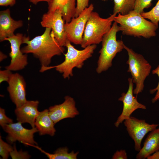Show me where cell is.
<instances>
[{
	"mask_svg": "<svg viewBox=\"0 0 159 159\" xmlns=\"http://www.w3.org/2000/svg\"><path fill=\"white\" fill-rule=\"evenodd\" d=\"M76 1L75 17L78 16L84 9L89 6L90 0H76Z\"/></svg>",
	"mask_w": 159,
	"mask_h": 159,
	"instance_id": "obj_27",
	"label": "cell"
},
{
	"mask_svg": "<svg viewBox=\"0 0 159 159\" xmlns=\"http://www.w3.org/2000/svg\"><path fill=\"white\" fill-rule=\"evenodd\" d=\"M119 31H120L119 25L114 21L109 31L104 36L97 62L96 69L97 73H101L110 67L116 54L124 49L123 42L117 39V34Z\"/></svg>",
	"mask_w": 159,
	"mask_h": 159,
	"instance_id": "obj_4",
	"label": "cell"
},
{
	"mask_svg": "<svg viewBox=\"0 0 159 159\" xmlns=\"http://www.w3.org/2000/svg\"><path fill=\"white\" fill-rule=\"evenodd\" d=\"M10 155L12 159H28L30 157L27 151H23L21 150L17 151L15 143L14 144L13 149L10 153Z\"/></svg>",
	"mask_w": 159,
	"mask_h": 159,
	"instance_id": "obj_25",
	"label": "cell"
},
{
	"mask_svg": "<svg viewBox=\"0 0 159 159\" xmlns=\"http://www.w3.org/2000/svg\"><path fill=\"white\" fill-rule=\"evenodd\" d=\"M22 34L18 33L12 36L6 38L10 44L11 51L9 53L11 58L10 64L5 67L6 69L16 71L24 68L28 64L27 56L24 54L20 49L21 45L24 44L29 38Z\"/></svg>",
	"mask_w": 159,
	"mask_h": 159,
	"instance_id": "obj_8",
	"label": "cell"
},
{
	"mask_svg": "<svg viewBox=\"0 0 159 159\" xmlns=\"http://www.w3.org/2000/svg\"><path fill=\"white\" fill-rule=\"evenodd\" d=\"M74 99L66 96L62 104L50 106L49 108V116L54 124L64 119L73 118L79 114L75 106Z\"/></svg>",
	"mask_w": 159,
	"mask_h": 159,
	"instance_id": "obj_13",
	"label": "cell"
},
{
	"mask_svg": "<svg viewBox=\"0 0 159 159\" xmlns=\"http://www.w3.org/2000/svg\"><path fill=\"white\" fill-rule=\"evenodd\" d=\"M39 103L37 100H27L21 106L16 107L15 112L18 122L28 123L32 128L35 127V120L40 112L38 110Z\"/></svg>",
	"mask_w": 159,
	"mask_h": 159,
	"instance_id": "obj_15",
	"label": "cell"
},
{
	"mask_svg": "<svg viewBox=\"0 0 159 159\" xmlns=\"http://www.w3.org/2000/svg\"><path fill=\"white\" fill-rule=\"evenodd\" d=\"M26 145L35 147L45 154L49 159H76L78 152L74 153V151L68 153V149L67 147L60 148L56 150L53 154L45 152L36 145L27 144Z\"/></svg>",
	"mask_w": 159,
	"mask_h": 159,
	"instance_id": "obj_20",
	"label": "cell"
},
{
	"mask_svg": "<svg viewBox=\"0 0 159 159\" xmlns=\"http://www.w3.org/2000/svg\"><path fill=\"white\" fill-rule=\"evenodd\" d=\"M65 47L67 48V51L64 54V61L56 66L41 67L40 72L55 68L56 71L62 74L64 79L69 78L73 75V70L74 68H81L84 62L92 56L97 47V45L92 44L82 50H78L68 40Z\"/></svg>",
	"mask_w": 159,
	"mask_h": 159,
	"instance_id": "obj_3",
	"label": "cell"
},
{
	"mask_svg": "<svg viewBox=\"0 0 159 159\" xmlns=\"http://www.w3.org/2000/svg\"><path fill=\"white\" fill-rule=\"evenodd\" d=\"M124 124L129 135L134 141L135 149L137 152L141 148V142L145 135L159 125L158 124H149L145 120L139 119L131 116L125 120Z\"/></svg>",
	"mask_w": 159,
	"mask_h": 159,
	"instance_id": "obj_9",
	"label": "cell"
},
{
	"mask_svg": "<svg viewBox=\"0 0 159 159\" xmlns=\"http://www.w3.org/2000/svg\"><path fill=\"white\" fill-rule=\"evenodd\" d=\"M33 4L36 5L38 3L41 1H45L48 3L50 2L51 0H27Z\"/></svg>",
	"mask_w": 159,
	"mask_h": 159,
	"instance_id": "obj_33",
	"label": "cell"
},
{
	"mask_svg": "<svg viewBox=\"0 0 159 159\" xmlns=\"http://www.w3.org/2000/svg\"><path fill=\"white\" fill-rule=\"evenodd\" d=\"M23 23L21 20H15L10 15L9 9L0 11V41L14 35V32L21 27Z\"/></svg>",
	"mask_w": 159,
	"mask_h": 159,
	"instance_id": "obj_16",
	"label": "cell"
},
{
	"mask_svg": "<svg viewBox=\"0 0 159 159\" xmlns=\"http://www.w3.org/2000/svg\"><path fill=\"white\" fill-rule=\"evenodd\" d=\"M113 21L119 24L120 31L124 35L148 39L156 34L158 26L134 10L125 15L118 13L114 17Z\"/></svg>",
	"mask_w": 159,
	"mask_h": 159,
	"instance_id": "obj_2",
	"label": "cell"
},
{
	"mask_svg": "<svg viewBox=\"0 0 159 159\" xmlns=\"http://www.w3.org/2000/svg\"><path fill=\"white\" fill-rule=\"evenodd\" d=\"M159 151V127L150 132L148 135L143 146L137 154V159H145Z\"/></svg>",
	"mask_w": 159,
	"mask_h": 159,
	"instance_id": "obj_18",
	"label": "cell"
},
{
	"mask_svg": "<svg viewBox=\"0 0 159 159\" xmlns=\"http://www.w3.org/2000/svg\"><path fill=\"white\" fill-rule=\"evenodd\" d=\"M113 0L114 6L113 14L115 15L118 13L122 15H126L134 10L135 0Z\"/></svg>",
	"mask_w": 159,
	"mask_h": 159,
	"instance_id": "obj_21",
	"label": "cell"
},
{
	"mask_svg": "<svg viewBox=\"0 0 159 159\" xmlns=\"http://www.w3.org/2000/svg\"><path fill=\"white\" fill-rule=\"evenodd\" d=\"M76 0H51L48 4V12L59 10L65 23L69 22L75 17Z\"/></svg>",
	"mask_w": 159,
	"mask_h": 159,
	"instance_id": "obj_17",
	"label": "cell"
},
{
	"mask_svg": "<svg viewBox=\"0 0 159 159\" xmlns=\"http://www.w3.org/2000/svg\"><path fill=\"white\" fill-rule=\"evenodd\" d=\"M54 125L49 116V110L47 109L39 112L35 122V127L41 135L47 134L53 136L56 131Z\"/></svg>",
	"mask_w": 159,
	"mask_h": 159,
	"instance_id": "obj_19",
	"label": "cell"
},
{
	"mask_svg": "<svg viewBox=\"0 0 159 159\" xmlns=\"http://www.w3.org/2000/svg\"><path fill=\"white\" fill-rule=\"evenodd\" d=\"M113 14L106 18L101 17L97 12L92 11L86 23L83 36L81 47L85 48L102 42L104 35L111 27Z\"/></svg>",
	"mask_w": 159,
	"mask_h": 159,
	"instance_id": "obj_5",
	"label": "cell"
},
{
	"mask_svg": "<svg viewBox=\"0 0 159 159\" xmlns=\"http://www.w3.org/2000/svg\"><path fill=\"white\" fill-rule=\"evenodd\" d=\"M6 56L0 52V61H2L3 59L6 58Z\"/></svg>",
	"mask_w": 159,
	"mask_h": 159,
	"instance_id": "obj_34",
	"label": "cell"
},
{
	"mask_svg": "<svg viewBox=\"0 0 159 159\" xmlns=\"http://www.w3.org/2000/svg\"><path fill=\"white\" fill-rule=\"evenodd\" d=\"M153 74H156L159 78V81L157 87L155 88L150 89V94H153L156 92L155 96L152 99L151 102L154 103L159 100V65L154 69L152 71Z\"/></svg>",
	"mask_w": 159,
	"mask_h": 159,
	"instance_id": "obj_26",
	"label": "cell"
},
{
	"mask_svg": "<svg viewBox=\"0 0 159 159\" xmlns=\"http://www.w3.org/2000/svg\"><path fill=\"white\" fill-rule=\"evenodd\" d=\"M94 9V5L91 4L78 16L65 23L64 28L66 37L71 43L81 45L86 23Z\"/></svg>",
	"mask_w": 159,
	"mask_h": 159,
	"instance_id": "obj_7",
	"label": "cell"
},
{
	"mask_svg": "<svg viewBox=\"0 0 159 159\" xmlns=\"http://www.w3.org/2000/svg\"><path fill=\"white\" fill-rule=\"evenodd\" d=\"M112 159H127V155L125 150H117L112 156Z\"/></svg>",
	"mask_w": 159,
	"mask_h": 159,
	"instance_id": "obj_30",
	"label": "cell"
},
{
	"mask_svg": "<svg viewBox=\"0 0 159 159\" xmlns=\"http://www.w3.org/2000/svg\"><path fill=\"white\" fill-rule=\"evenodd\" d=\"M16 3V0H0L1 6H13Z\"/></svg>",
	"mask_w": 159,
	"mask_h": 159,
	"instance_id": "obj_31",
	"label": "cell"
},
{
	"mask_svg": "<svg viewBox=\"0 0 159 159\" xmlns=\"http://www.w3.org/2000/svg\"><path fill=\"white\" fill-rule=\"evenodd\" d=\"M13 149V146H12L4 141L1 136H0V155L2 159L8 158L11 152Z\"/></svg>",
	"mask_w": 159,
	"mask_h": 159,
	"instance_id": "obj_23",
	"label": "cell"
},
{
	"mask_svg": "<svg viewBox=\"0 0 159 159\" xmlns=\"http://www.w3.org/2000/svg\"><path fill=\"white\" fill-rule=\"evenodd\" d=\"M147 159H159V151H157L147 158Z\"/></svg>",
	"mask_w": 159,
	"mask_h": 159,
	"instance_id": "obj_32",
	"label": "cell"
},
{
	"mask_svg": "<svg viewBox=\"0 0 159 159\" xmlns=\"http://www.w3.org/2000/svg\"><path fill=\"white\" fill-rule=\"evenodd\" d=\"M152 0H135L134 10L141 14L144 12L145 9L150 7Z\"/></svg>",
	"mask_w": 159,
	"mask_h": 159,
	"instance_id": "obj_24",
	"label": "cell"
},
{
	"mask_svg": "<svg viewBox=\"0 0 159 159\" xmlns=\"http://www.w3.org/2000/svg\"><path fill=\"white\" fill-rule=\"evenodd\" d=\"M65 23L61 12L56 10L44 14L40 23L43 27L51 28L59 45L64 47L68 40L64 28Z\"/></svg>",
	"mask_w": 159,
	"mask_h": 159,
	"instance_id": "obj_10",
	"label": "cell"
},
{
	"mask_svg": "<svg viewBox=\"0 0 159 159\" xmlns=\"http://www.w3.org/2000/svg\"><path fill=\"white\" fill-rule=\"evenodd\" d=\"M11 70L6 69L4 70L0 71V83L6 81L8 82L12 74Z\"/></svg>",
	"mask_w": 159,
	"mask_h": 159,
	"instance_id": "obj_29",
	"label": "cell"
},
{
	"mask_svg": "<svg viewBox=\"0 0 159 159\" xmlns=\"http://www.w3.org/2000/svg\"><path fill=\"white\" fill-rule=\"evenodd\" d=\"M13 123L12 119L7 117L5 114V110L0 108V125L2 127L5 125Z\"/></svg>",
	"mask_w": 159,
	"mask_h": 159,
	"instance_id": "obj_28",
	"label": "cell"
},
{
	"mask_svg": "<svg viewBox=\"0 0 159 159\" xmlns=\"http://www.w3.org/2000/svg\"><path fill=\"white\" fill-rule=\"evenodd\" d=\"M129 87L126 93H122L121 96L118 99V100L122 101L123 104L122 112L118 117L114 123L115 126L118 127L123 122L129 118L132 113L136 110L141 109L145 110L146 106L139 103L137 100L136 97L133 95V82L132 79H128Z\"/></svg>",
	"mask_w": 159,
	"mask_h": 159,
	"instance_id": "obj_12",
	"label": "cell"
},
{
	"mask_svg": "<svg viewBox=\"0 0 159 159\" xmlns=\"http://www.w3.org/2000/svg\"><path fill=\"white\" fill-rule=\"evenodd\" d=\"M26 45L21 51L25 54L32 53L39 59L41 67L49 66L52 58L56 55H60L65 50L55 38L50 28H45L43 33L36 36L30 40L29 37L25 41Z\"/></svg>",
	"mask_w": 159,
	"mask_h": 159,
	"instance_id": "obj_1",
	"label": "cell"
},
{
	"mask_svg": "<svg viewBox=\"0 0 159 159\" xmlns=\"http://www.w3.org/2000/svg\"><path fill=\"white\" fill-rule=\"evenodd\" d=\"M2 128L8 133L6 140L10 144L18 141L25 145L27 144L37 145L34 138V134L38 132L36 127L27 129L22 126L21 123L18 122L6 124Z\"/></svg>",
	"mask_w": 159,
	"mask_h": 159,
	"instance_id": "obj_11",
	"label": "cell"
},
{
	"mask_svg": "<svg viewBox=\"0 0 159 159\" xmlns=\"http://www.w3.org/2000/svg\"><path fill=\"white\" fill-rule=\"evenodd\" d=\"M144 18L148 19L158 26L159 23V0L156 5L150 10L141 14Z\"/></svg>",
	"mask_w": 159,
	"mask_h": 159,
	"instance_id": "obj_22",
	"label": "cell"
},
{
	"mask_svg": "<svg viewBox=\"0 0 159 159\" xmlns=\"http://www.w3.org/2000/svg\"><path fill=\"white\" fill-rule=\"evenodd\" d=\"M124 49L128 56L126 62L129 66L127 72L130 73L132 82L135 84L133 94L137 96L143 90L144 82L150 73L151 66L142 55L135 52L125 45Z\"/></svg>",
	"mask_w": 159,
	"mask_h": 159,
	"instance_id": "obj_6",
	"label": "cell"
},
{
	"mask_svg": "<svg viewBox=\"0 0 159 159\" xmlns=\"http://www.w3.org/2000/svg\"><path fill=\"white\" fill-rule=\"evenodd\" d=\"M7 82V90L11 100L16 107L21 106L27 101L26 83L24 78L18 73L12 74Z\"/></svg>",
	"mask_w": 159,
	"mask_h": 159,
	"instance_id": "obj_14",
	"label": "cell"
}]
</instances>
